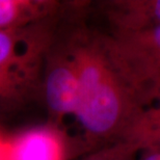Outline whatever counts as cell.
I'll list each match as a JSON object with an SVG mask.
<instances>
[{
    "instance_id": "ba28073f",
    "label": "cell",
    "mask_w": 160,
    "mask_h": 160,
    "mask_svg": "<svg viewBox=\"0 0 160 160\" xmlns=\"http://www.w3.org/2000/svg\"><path fill=\"white\" fill-rule=\"evenodd\" d=\"M139 151L125 142H117L102 147L83 160H137Z\"/></svg>"
},
{
    "instance_id": "52a82bcc",
    "label": "cell",
    "mask_w": 160,
    "mask_h": 160,
    "mask_svg": "<svg viewBox=\"0 0 160 160\" xmlns=\"http://www.w3.org/2000/svg\"><path fill=\"white\" fill-rule=\"evenodd\" d=\"M138 51L151 65L160 71V26L132 33H112Z\"/></svg>"
},
{
    "instance_id": "3957f363",
    "label": "cell",
    "mask_w": 160,
    "mask_h": 160,
    "mask_svg": "<svg viewBox=\"0 0 160 160\" xmlns=\"http://www.w3.org/2000/svg\"><path fill=\"white\" fill-rule=\"evenodd\" d=\"M42 92L50 116L51 125L62 130L69 118L76 120L79 109L80 85L74 59L67 38L57 36L48 53L44 70Z\"/></svg>"
},
{
    "instance_id": "5b68a950",
    "label": "cell",
    "mask_w": 160,
    "mask_h": 160,
    "mask_svg": "<svg viewBox=\"0 0 160 160\" xmlns=\"http://www.w3.org/2000/svg\"><path fill=\"white\" fill-rule=\"evenodd\" d=\"M102 12L112 33H132L160 26V0L102 2Z\"/></svg>"
},
{
    "instance_id": "277c9868",
    "label": "cell",
    "mask_w": 160,
    "mask_h": 160,
    "mask_svg": "<svg viewBox=\"0 0 160 160\" xmlns=\"http://www.w3.org/2000/svg\"><path fill=\"white\" fill-rule=\"evenodd\" d=\"M71 149L65 130L50 124L6 139L3 160H67Z\"/></svg>"
},
{
    "instance_id": "8992f818",
    "label": "cell",
    "mask_w": 160,
    "mask_h": 160,
    "mask_svg": "<svg viewBox=\"0 0 160 160\" xmlns=\"http://www.w3.org/2000/svg\"><path fill=\"white\" fill-rule=\"evenodd\" d=\"M62 4L52 0H0V30L18 29L58 17Z\"/></svg>"
},
{
    "instance_id": "9c48e42d",
    "label": "cell",
    "mask_w": 160,
    "mask_h": 160,
    "mask_svg": "<svg viewBox=\"0 0 160 160\" xmlns=\"http://www.w3.org/2000/svg\"><path fill=\"white\" fill-rule=\"evenodd\" d=\"M148 148H154V149H158V150H160V132H159V134L157 136L155 137L154 138V140L151 142V145H150ZM147 149V148H146Z\"/></svg>"
},
{
    "instance_id": "7a4b0ae2",
    "label": "cell",
    "mask_w": 160,
    "mask_h": 160,
    "mask_svg": "<svg viewBox=\"0 0 160 160\" xmlns=\"http://www.w3.org/2000/svg\"><path fill=\"white\" fill-rule=\"evenodd\" d=\"M57 21L0 30V108L24 104L42 92L48 53L58 36Z\"/></svg>"
},
{
    "instance_id": "6da1fadb",
    "label": "cell",
    "mask_w": 160,
    "mask_h": 160,
    "mask_svg": "<svg viewBox=\"0 0 160 160\" xmlns=\"http://www.w3.org/2000/svg\"><path fill=\"white\" fill-rule=\"evenodd\" d=\"M66 38L79 77L76 121L86 142H120L145 108L113 62L104 33L78 26Z\"/></svg>"
}]
</instances>
